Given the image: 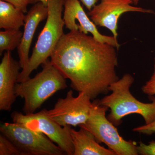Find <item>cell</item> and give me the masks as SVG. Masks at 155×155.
<instances>
[{"label":"cell","instance_id":"22","mask_svg":"<svg viewBox=\"0 0 155 155\" xmlns=\"http://www.w3.org/2000/svg\"><path fill=\"white\" fill-rule=\"evenodd\" d=\"M140 0H135V1H134V4L135 5H137V4H138V3L139 2Z\"/></svg>","mask_w":155,"mask_h":155},{"label":"cell","instance_id":"23","mask_svg":"<svg viewBox=\"0 0 155 155\" xmlns=\"http://www.w3.org/2000/svg\"><path fill=\"white\" fill-rule=\"evenodd\" d=\"M131 1H132V2H133V3H134V1H135V0H131Z\"/></svg>","mask_w":155,"mask_h":155},{"label":"cell","instance_id":"21","mask_svg":"<svg viewBox=\"0 0 155 155\" xmlns=\"http://www.w3.org/2000/svg\"><path fill=\"white\" fill-rule=\"evenodd\" d=\"M81 1L85 8L90 11L96 5L98 0H81Z\"/></svg>","mask_w":155,"mask_h":155},{"label":"cell","instance_id":"19","mask_svg":"<svg viewBox=\"0 0 155 155\" xmlns=\"http://www.w3.org/2000/svg\"><path fill=\"white\" fill-rule=\"evenodd\" d=\"M138 154L141 155H155V141L152 140L148 144H146L142 142L137 146Z\"/></svg>","mask_w":155,"mask_h":155},{"label":"cell","instance_id":"8","mask_svg":"<svg viewBox=\"0 0 155 155\" xmlns=\"http://www.w3.org/2000/svg\"><path fill=\"white\" fill-rule=\"evenodd\" d=\"M69 90L64 98L59 99L51 110L45 109L49 118L62 127L79 126L84 124L88 119L92 102L91 99L83 92L73 96Z\"/></svg>","mask_w":155,"mask_h":155},{"label":"cell","instance_id":"7","mask_svg":"<svg viewBox=\"0 0 155 155\" xmlns=\"http://www.w3.org/2000/svg\"><path fill=\"white\" fill-rule=\"evenodd\" d=\"M11 117L13 122L21 123L31 130L44 134L66 154L73 155L74 147L70 135L71 126H61L48 116L45 109L29 114L14 111Z\"/></svg>","mask_w":155,"mask_h":155},{"label":"cell","instance_id":"1","mask_svg":"<svg viewBox=\"0 0 155 155\" xmlns=\"http://www.w3.org/2000/svg\"><path fill=\"white\" fill-rule=\"evenodd\" d=\"M115 48L79 31H70L58 42L51 61L70 80L73 90L94 100L107 93L110 85L119 79Z\"/></svg>","mask_w":155,"mask_h":155},{"label":"cell","instance_id":"11","mask_svg":"<svg viewBox=\"0 0 155 155\" xmlns=\"http://www.w3.org/2000/svg\"><path fill=\"white\" fill-rule=\"evenodd\" d=\"M21 68L19 62L14 60L11 51L4 53L0 64V110L11 111L17 97L15 87Z\"/></svg>","mask_w":155,"mask_h":155},{"label":"cell","instance_id":"17","mask_svg":"<svg viewBox=\"0 0 155 155\" xmlns=\"http://www.w3.org/2000/svg\"><path fill=\"white\" fill-rule=\"evenodd\" d=\"M12 4L15 7L22 10L24 13H27V7L30 4L42 2L47 4L48 0H2Z\"/></svg>","mask_w":155,"mask_h":155},{"label":"cell","instance_id":"18","mask_svg":"<svg viewBox=\"0 0 155 155\" xmlns=\"http://www.w3.org/2000/svg\"><path fill=\"white\" fill-rule=\"evenodd\" d=\"M143 93L150 97L155 95V58L154 64V70L149 80L147 81L141 88Z\"/></svg>","mask_w":155,"mask_h":155},{"label":"cell","instance_id":"5","mask_svg":"<svg viewBox=\"0 0 155 155\" xmlns=\"http://www.w3.org/2000/svg\"><path fill=\"white\" fill-rule=\"evenodd\" d=\"M107 107L100 105L97 101L92 102L88 119L79 125L94 136L99 143H104L116 155H138L137 146L131 140H125L115 126L106 116Z\"/></svg>","mask_w":155,"mask_h":155},{"label":"cell","instance_id":"15","mask_svg":"<svg viewBox=\"0 0 155 155\" xmlns=\"http://www.w3.org/2000/svg\"><path fill=\"white\" fill-rule=\"evenodd\" d=\"M23 32L19 29H8L0 32V55L3 52L11 51L19 47Z\"/></svg>","mask_w":155,"mask_h":155},{"label":"cell","instance_id":"4","mask_svg":"<svg viewBox=\"0 0 155 155\" xmlns=\"http://www.w3.org/2000/svg\"><path fill=\"white\" fill-rule=\"evenodd\" d=\"M65 0H48V14L43 29L39 35L27 66L19 73L17 82L30 78L31 72L51 57L64 34L62 13Z\"/></svg>","mask_w":155,"mask_h":155},{"label":"cell","instance_id":"12","mask_svg":"<svg viewBox=\"0 0 155 155\" xmlns=\"http://www.w3.org/2000/svg\"><path fill=\"white\" fill-rule=\"evenodd\" d=\"M48 14L47 4L39 2L34 4L25 15L22 41L17 48L19 62L22 69L28 64L29 50L35 31L39 24L47 18Z\"/></svg>","mask_w":155,"mask_h":155},{"label":"cell","instance_id":"9","mask_svg":"<svg viewBox=\"0 0 155 155\" xmlns=\"http://www.w3.org/2000/svg\"><path fill=\"white\" fill-rule=\"evenodd\" d=\"M132 3L131 0H101L88 15L96 25L108 28L117 39L118 20L122 14L128 12L155 14L153 10L132 6Z\"/></svg>","mask_w":155,"mask_h":155},{"label":"cell","instance_id":"13","mask_svg":"<svg viewBox=\"0 0 155 155\" xmlns=\"http://www.w3.org/2000/svg\"><path fill=\"white\" fill-rule=\"evenodd\" d=\"M70 135L74 147L73 155H116L110 149L100 145L94 136L88 130L70 129Z\"/></svg>","mask_w":155,"mask_h":155},{"label":"cell","instance_id":"6","mask_svg":"<svg viewBox=\"0 0 155 155\" xmlns=\"http://www.w3.org/2000/svg\"><path fill=\"white\" fill-rule=\"evenodd\" d=\"M0 131L24 155L66 154L44 134L31 130L21 123L5 122L0 126Z\"/></svg>","mask_w":155,"mask_h":155},{"label":"cell","instance_id":"14","mask_svg":"<svg viewBox=\"0 0 155 155\" xmlns=\"http://www.w3.org/2000/svg\"><path fill=\"white\" fill-rule=\"evenodd\" d=\"M24 14L11 3L0 0V28L19 29L25 25Z\"/></svg>","mask_w":155,"mask_h":155},{"label":"cell","instance_id":"10","mask_svg":"<svg viewBox=\"0 0 155 155\" xmlns=\"http://www.w3.org/2000/svg\"><path fill=\"white\" fill-rule=\"evenodd\" d=\"M63 19L66 28L70 31H79L85 34L90 33L98 41L112 45L119 50L120 45L117 39L114 36H107L100 33L78 0H65Z\"/></svg>","mask_w":155,"mask_h":155},{"label":"cell","instance_id":"20","mask_svg":"<svg viewBox=\"0 0 155 155\" xmlns=\"http://www.w3.org/2000/svg\"><path fill=\"white\" fill-rule=\"evenodd\" d=\"M133 131L149 135L155 134V121L150 124L135 127Z\"/></svg>","mask_w":155,"mask_h":155},{"label":"cell","instance_id":"16","mask_svg":"<svg viewBox=\"0 0 155 155\" xmlns=\"http://www.w3.org/2000/svg\"><path fill=\"white\" fill-rule=\"evenodd\" d=\"M0 155H24L5 136L0 135Z\"/></svg>","mask_w":155,"mask_h":155},{"label":"cell","instance_id":"3","mask_svg":"<svg viewBox=\"0 0 155 155\" xmlns=\"http://www.w3.org/2000/svg\"><path fill=\"white\" fill-rule=\"evenodd\" d=\"M43 69L33 78H28L15 85L16 97L24 100L22 108L25 114H33L50 97L59 91L67 88L66 78L48 60Z\"/></svg>","mask_w":155,"mask_h":155},{"label":"cell","instance_id":"2","mask_svg":"<svg viewBox=\"0 0 155 155\" xmlns=\"http://www.w3.org/2000/svg\"><path fill=\"white\" fill-rule=\"evenodd\" d=\"M134 82L132 75L125 74L109 87L110 94L97 101L100 105L110 109V113L107 118L115 126H119L122 118L131 114L142 116L146 125L155 121V97H150L151 103L139 101L130 93V87Z\"/></svg>","mask_w":155,"mask_h":155}]
</instances>
